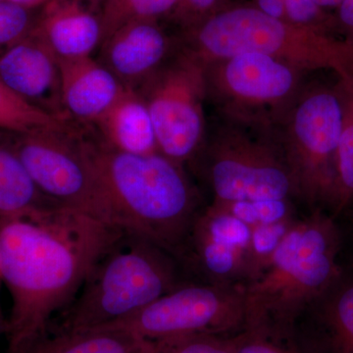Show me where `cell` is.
<instances>
[{
	"mask_svg": "<svg viewBox=\"0 0 353 353\" xmlns=\"http://www.w3.org/2000/svg\"><path fill=\"white\" fill-rule=\"evenodd\" d=\"M341 234L326 211L304 213L245 288L246 328L290 334L313 299L343 273Z\"/></svg>",
	"mask_w": 353,
	"mask_h": 353,
	"instance_id": "obj_3",
	"label": "cell"
},
{
	"mask_svg": "<svg viewBox=\"0 0 353 353\" xmlns=\"http://www.w3.org/2000/svg\"><path fill=\"white\" fill-rule=\"evenodd\" d=\"M97 136L113 150L132 154L158 152L150 111L141 95L125 88L108 112L94 125Z\"/></svg>",
	"mask_w": 353,
	"mask_h": 353,
	"instance_id": "obj_16",
	"label": "cell"
},
{
	"mask_svg": "<svg viewBox=\"0 0 353 353\" xmlns=\"http://www.w3.org/2000/svg\"><path fill=\"white\" fill-rule=\"evenodd\" d=\"M285 6L290 17L296 22H309L319 12L314 0H285Z\"/></svg>",
	"mask_w": 353,
	"mask_h": 353,
	"instance_id": "obj_29",
	"label": "cell"
},
{
	"mask_svg": "<svg viewBox=\"0 0 353 353\" xmlns=\"http://www.w3.org/2000/svg\"><path fill=\"white\" fill-rule=\"evenodd\" d=\"M187 78L185 73L174 74L152 90H138L150 111L158 150L176 163L196 150L201 132Z\"/></svg>",
	"mask_w": 353,
	"mask_h": 353,
	"instance_id": "obj_10",
	"label": "cell"
},
{
	"mask_svg": "<svg viewBox=\"0 0 353 353\" xmlns=\"http://www.w3.org/2000/svg\"><path fill=\"white\" fill-rule=\"evenodd\" d=\"M0 282H1V278H0ZM0 321H6V320H4L3 316H2L1 307H0Z\"/></svg>",
	"mask_w": 353,
	"mask_h": 353,
	"instance_id": "obj_36",
	"label": "cell"
},
{
	"mask_svg": "<svg viewBox=\"0 0 353 353\" xmlns=\"http://www.w3.org/2000/svg\"><path fill=\"white\" fill-rule=\"evenodd\" d=\"M166 48V39L152 20L132 21L103 41L97 60L124 87L137 90L161 61Z\"/></svg>",
	"mask_w": 353,
	"mask_h": 353,
	"instance_id": "obj_13",
	"label": "cell"
},
{
	"mask_svg": "<svg viewBox=\"0 0 353 353\" xmlns=\"http://www.w3.org/2000/svg\"><path fill=\"white\" fill-rule=\"evenodd\" d=\"M38 16L36 9L0 0V54L32 34Z\"/></svg>",
	"mask_w": 353,
	"mask_h": 353,
	"instance_id": "obj_23",
	"label": "cell"
},
{
	"mask_svg": "<svg viewBox=\"0 0 353 353\" xmlns=\"http://www.w3.org/2000/svg\"><path fill=\"white\" fill-rule=\"evenodd\" d=\"M154 343L117 329L46 333L27 353H152Z\"/></svg>",
	"mask_w": 353,
	"mask_h": 353,
	"instance_id": "obj_18",
	"label": "cell"
},
{
	"mask_svg": "<svg viewBox=\"0 0 353 353\" xmlns=\"http://www.w3.org/2000/svg\"><path fill=\"white\" fill-rule=\"evenodd\" d=\"M228 83L236 94L252 99H275L289 92L292 73L262 53L232 58L226 70Z\"/></svg>",
	"mask_w": 353,
	"mask_h": 353,
	"instance_id": "obj_19",
	"label": "cell"
},
{
	"mask_svg": "<svg viewBox=\"0 0 353 353\" xmlns=\"http://www.w3.org/2000/svg\"><path fill=\"white\" fill-rule=\"evenodd\" d=\"M218 206L252 227L294 219L304 214L290 208L288 201H241Z\"/></svg>",
	"mask_w": 353,
	"mask_h": 353,
	"instance_id": "obj_24",
	"label": "cell"
},
{
	"mask_svg": "<svg viewBox=\"0 0 353 353\" xmlns=\"http://www.w3.org/2000/svg\"><path fill=\"white\" fill-rule=\"evenodd\" d=\"M284 25L255 9L241 8L220 14L199 32L204 50L222 57L262 53L270 54L282 46Z\"/></svg>",
	"mask_w": 353,
	"mask_h": 353,
	"instance_id": "obj_11",
	"label": "cell"
},
{
	"mask_svg": "<svg viewBox=\"0 0 353 353\" xmlns=\"http://www.w3.org/2000/svg\"><path fill=\"white\" fill-rule=\"evenodd\" d=\"M14 3L20 4V6L28 7V8L37 9L39 7H43L46 2L50 0H9Z\"/></svg>",
	"mask_w": 353,
	"mask_h": 353,
	"instance_id": "obj_32",
	"label": "cell"
},
{
	"mask_svg": "<svg viewBox=\"0 0 353 353\" xmlns=\"http://www.w3.org/2000/svg\"><path fill=\"white\" fill-rule=\"evenodd\" d=\"M0 81L34 108L71 121L62 104L60 59L34 30L0 54Z\"/></svg>",
	"mask_w": 353,
	"mask_h": 353,
	"instance_id": "obj_8",
	"label": "cell"
},
{
	"mask_svg": "<svg viewBox=\"0 0 353 353\" xmlns=\"http://www.w3.org/2000/svg\"><path fill=\"white\" fill-rule=\"evenodd\" d=\"M185 3L196 9H205L214 2V0H183Z\"/></svg>",
	"mask_w": 353,
	"mask_h": 353,
	"instance_id": "obj_33",
	"label": "cell"
},
{
	"mask_svg": "<svg viewBox=\"0 0 353 353\" xmlns=\"http://www.w3.org/2000/svg\"><path fill=\"white\" fill-rule=\"evenodd\" d=\"M80 132L115 226L143 236L179 259L204 208L197 203L176 162L158 152H118L97 134Z\"/></svg>",
	"mask_w": 353,
	"mask_h": 353,
	"instance_id": "obj_2",
	"label": "cell"
},
{
	"mask_svg": "<svg viewBox=\"0 0 353 353\" xmlns=\"http://www.w3.org/2000/svg\"><path fill=\"white\" fill-rule=\"evenodd\" d=\"M34 32L60 60L92 57L101 46V15L82 0H50L39 12Z\"/></svg>",
	"mask_w": 353,
	"mask_h": 353,
	"instance_id": "obj_15",
	"label": "cell"
},
{
	"mask_svg": "<svg viewBox=\"0 0 353 353\" xmlns=\"http://www.w3.org/2000/svg\"><path fill=\"white\" fill-rule=\"evenodd\" d=\"M262 12L272 18L278 19L284 12V1L283 0H259Z\"/></svg>",
	"mask_w": 353,
	"mask_h": 353,
	"instance_id": "obj_30",
	"label": "cell"
},
{
	"mask_svg": "<svg viewBox=\"0 0 353 353\" xmlns=\"http://www.w3.org/2000/svg\"><path fill=\"white\" fill-rule=\"evenodd\" d=\"M175 255L126 230L102 252L48 333H71L129 317L185 283Z\"/></svg>",
	"mask_w": 353,
	"mask_h": 353,
	"instance_id": "obj_4",
	"label": "cell"
},
{
	"mask_svg": "<svg viewBox=\"0 0 353 353\" xmlns=\"http://www.w3.org/2000/svg\"><path fill=\"white\" fill-rule=\"evenodd\" d=\"M339 20L353 34V0H345L339 6Z\"/></svg>",
	"mask_w": 353,
	"mask_h": 353,
	"instance_id": "obj_31",
	"label": "cell"
},
{
	"mask_svg": "<svg viewBox=\"0 0 353 353\" xmlns=\"http://www.w3.org/2000/svg\"><path fill=\"white\" fill-rule=\"evenodd\" d=\"M64 122L67 121L57 119L23 101L0 81V132L27 134Z\"/></svg>",
	"mask_w": 353,
	"mask_h": 353,
	"instance_id": "obj_21",
	"label": "cell"
},
{
	"mask_svg": "<svg viewBox=\"0 0 353 353\" xmlns=\"http://www.w3.org/2000/svg\"><path fill=\"white\" fill-rule=\"evenodd\" d=\"M214 204L241 201H288L294 180L285 169L271 163L222 157L210 168Z\"/></svg>",
	"mask_w": 353,
	"mask_h": 353,
	"instance_id": "obj_14",
	"label": "cell"
},
{
	"mask_svg": "<svg viewBox=\"0 0 353 353\" xmlns=\"http://www.w3.org/2000/svg\"><path fill=\"white\" fill-rule=\"evenodd\" d=\"M60 70L67 118L88 126H94L126 88L92 57L60 60Z\"/></svg>",
	"mask_w": 353,
	"mask_h": 353,
	"instance_id": "obj_12",
	"label": "cell"
},
{
	"mask_svg": "<svg viewBox=\"0 0 353 353\" xmlns=\"http://www.w3.org/2000/svg\"><path fill=\"white\" fill-rule=\"evenodd\" d=\"M347 108H343V132L336 157V183L330 214L340 217L353 211V77L347 79Z\"/></svg>",
	"mask_w": 353,
	"mask_h": 353,
	"instance_id": "obj_20",
	"label": "cell"
},
{
	"mask_svg": "<svg viewBox=\"0 0 353 353\" xmlns=\"http://www.w3.org/2000/svg\"><path fill=\"white\" fill-rule=\"evenodd\" d=\"M234 336H199L154 343L152 353H234Z\"/></svg>",
	"mask_w": 353,
	"mask_h": 353,
	"instance_id": "obj_27",
	"label": "cell"
},
{
	"mask_svg": "<svg viewBox=\"0 0 353 353\" xmlns=\"http://www.w3.org/2000/svg\"><path fill=\"white\" fill-rule=\"evenodd\" d=\"M62 206L44 196L8 139L0 132V220L28 217Z\"/></svg>",
	"mask_w": 353,
	"mask_h": 353,
	"instance_id": "obj_17",
	"label": "cell"
},
{
	"mask_svg": "<svg viewBox=\"0 0 353 353\" xmlns=\"http://www.w3.org/2000/svg\"><path fill=\"white\" fill-rule=\"evenodd\" d=\"M299 217L273 224L256 225L252 227V253L256 271L255 277L259 275L267 260L270 259L272 253L283 240L290 228Z\"/></svg>",
	"mask_w": 353,
	"mask_h": 353,
	"instance_id": "obj_26",
	"label": "cell"
},
{
	"mask_svg": "<svg viewBox=\"0 0 353 353\" xmlns=\"http://www.w3.org/2000/svg\"><path fill=\"white\" fill-rule=\"evenodd\" d=\"M6 321H0V333L3 332L6 333Z\"/></svg>",
	"mask_w": 353,
	"mask_h": 353,
	"instance_id": "obj_35",
	"label": "cell"
},
{
	"mask_svg": "<svg viewBox=\"0 0 353 353\" xmlns=\"http://www.w3.org/2000/svg\"><path fill=\"white\" fill-rule=\"evenodd\" d=\"M179 0H105L101 19L102 43L116 30L132 21L152 20L170 10Z\"/></svg>",
	"mask_w": 353,
	"mask_h": 353,
	"instance_id": "obj_22",
	"label": "cell"
},
{
	"mask_svg": "<svg viewBox=\"0 0 353 353\" xmlns=\"http://www.w3.org/2000/svg\"><path fill=\"white\" fill-rule=\"evenodd\" d=\"M97 328L122 330L152 343L234 336L246 329L245 288L185 283L134 314Z\"/></svg>",
	"mask_w": 353,
	"mask_h": 353,
	"instance_id": "obj_6",
	"label": "cell"
},
{
	"mask_svg": "<svg viewBox=\"0 0 353 353\" xmlns=\"http://www.w3.org/2000/svg\"><path fill=\"white\" fill-rule=\"evenodd\" d=\"M315 3L319 7H336L340 6L345 0H314Z\"/></svg>",
	"mask_w": 353,
	"mask_h": 353,
	"instance_id": "obj_34",
	"label": "cell"
},
{
	"mask_svg": "<svg viewBox=\"0 0 353 353\" xmlns=\"http://www.w3.org/2000/svg\"><path fill=\"white\" fill-rule=\"evenodd\" d=\"M290 336L301 353H353V269L301 311Z\"/></svg>",
	"mask_w": 353,
	"mask_h": 353,
	"instance_id": "obj_9",
	"label": "cell"
},
{
	"mask_svg": "<svg viewBox=\"0 0 353 353\" xmlns=\"http://www.w3.org/2000/svg\"><path fill=\"white\" fill-rule=\"evenodd\" d=\"M3 134L44 196L115 226L80 130L70 121L27 134Z\"/></svg>",
	"mask_w": 353,
	"mask_h": 353,
	"instance_id": "obj_5",
	"label": "cell"
},
{
	"mask_svg": "<svg viewBox=\"0 0 353 353\" xmlns=\"http://www.w3.org/2000/svg\"><path fill=\"white\" fill-rule=\"evenodd\" d=\"M124 230L64 206L0 220V278L11 296L7 353H27Z\"/></svg>",
	"mask_w": 353,
	"mask_h": 353,
	"instance_id": "obj_1",
	"label": "cell"
},
{
	"mask_svg": "<svg viewBox=\"0 0 353 353\" xmlns=\"http://www.w3.org/2000/svg\"><path fill=\"white\" fill-rule=\"evenodd\" d=\"M334 220L341 234V262L343 266L353 269V211Z\"/></svg>",
	"mask_w": 353,
	"mask_h": 353,
	"instance_id": "obj_28",
	"label": "cell"
},
{
	"mask_svg": "<svg viewBox=\"0 0 353 353\" xmlns=\"http://www.w3.org/2000/svg\"><path fill=\"white\" fill-rule=\"evenodd\" d=\"M252 234L250 225L213 204L196 218L179 261L196 282L245 288L256 274Z\"/></svg>",
	"mask_w": 353,
	"mask_h": 353,
	"instance_id": "obj_7",
	"label": "cell"
},
{
	"mask_svg": "<svg viewBox=\"0 0 353 353\" xmlns=\"http://www.w3.org/2000/svg\"><path fill=\"white\" fill-rule=\"evenodd\" d=\"M234 353H301L290 334L246 328L234 338Z\"/></svg>",
	"mask_w": 353,
	"mask_h": 353,
	"instance_id": "obj_25",
	"label": "cell"
}]
</instances>
